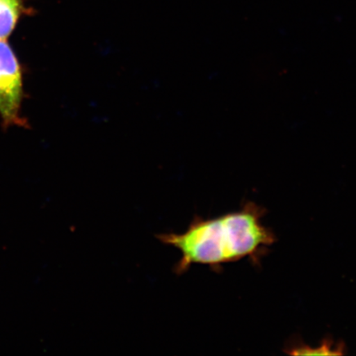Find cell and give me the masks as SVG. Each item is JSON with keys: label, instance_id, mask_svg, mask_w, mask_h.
<instances>
[{"label": "cell", "instance_id": "7a4b0ae2", "mask_svg": "<svg viewBox=\"0 0 356 356\" xmlns=\"http://www.w3.org/2000/svg\"><path fill=\"white\" fill-rule=\"evenodd\" d=\"M22 95L19 60L7 39L0 40V115L4 126H26L20 115Z\"/></svg>", "mask_w": 356, "mask_h": 356}, {"label": "cell", "instance_id": "3957f363", "mask_svg": "<svg viewBox=\"0 0 356 356\" xmlns=\"http://www.w3.org/2000/svg\"><path fill=\"white\" fill-rule=\"evenodd\" d=\"M28 13L25 0H0V40L10 37L21 16Z\"/></svg>", "mask_w": 356, "mask_h": 356}, {"label": "cell", "instance_id": "6da1fadb", "mask_svg": "<svg viewBox=\"0 0 356 356\" xmlns=\"http://www.w3.org/2000/svg\"><path fill=\"white\" fill-rule=\"evenodd\" d=\"M264 215L262 209L248 203L241 211L213 219L195 218L185 232L163 234L158 238L180 251L177 274L185 273L194 264L218 267L257 257L274 243L273 233L262 222Z\"/></svg>", "mask_w": 356, "mask_h": 356}]
</instances>
